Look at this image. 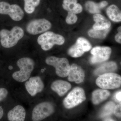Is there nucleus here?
<instances>
[{
    "instance_id": "473e14b6",
    "label": "nucleus",
    "mask_w": 121,
    "mask_h": 121,
    "mask_svg": "<svg viewBox=\"0 0 121 121\" xmlns=\"http://www.w3.org/2000/svg\"><path fill=\"white\" fill-rule=\"evenodd\" d=\"M104 121H115L114 119L111 118H107L104 120Z\"/></svg>"
},
{
    "instance_id": "cd10ccee",
    "label": "nucleus",
    "mask_w": 121,
    "mask_h": 121,
    "mask_svg": "<svg viewBox=\"0 0 121 121\" xmlns=\"http://www.w3.org/2000/svg\"><path fill=\"white\" fill-rule=\"evenodd\" d=\"M113 112L115 116L118 117H121V104L115 105L114 109Z\"/></svg>"
},
{
    "instance_id": "a211bd4d",
    "label": "nucleus",
    "mask_w": 121,
    "mask_h": 121,
    "mask_svg": "<svg viewBox=\"0 0 121 121\" xmlns=\"http://www.w3.org/2000/svg\"><path fill=\"white\" fill-rule=\"evenodd\" d=\"M117 69V65L116 63L111 61L101 65L95 71L94 73L96 75L99 76L105 73H112Z\"/></svg>"
},
{
    "instance_id": "6ab92c4d",
    "label": "nucleus",
    "mask_w": 121,
    "mask_h": 121,
    "mask_svg": "<svg viewBox=\"0 0 121 121\" xmlns=\"http://www.w3.org/2000/svg\"><path fill=\"white\" fill-rule=\"evenodd\" d=\"M106 13L111 20L115 22H120L121 21V11L117 5L112 4L106 9Z\"/></svg>"
},
{
    "instance_id": "f8f14e48",
    "label": "nucleus",
    "mask_w": 121,
    "mask_h": 121,
    "mask_svg": "<svg viewBox=\"0 0 121 121\" xmlns=\"http://www.w3.org/2000/svg\"><path fill=\"white\" fill-rule=\"evenodd\" d=\"M26 91L30 95L34 97L38 93H41L44 88V84L39 76L31 77L25 82Z\"/></svg>"
},
{
    "instance_id": "39448f33",
    "label": "nucleus",
    "mask_w": 121,
    "mask_h": 121,
    "mask_svg": "<svg viewBox=\"0 0 121 121\" xmlns=\"http://www.w3.org/2000/svg\"><path fill=\"white\" fill-rule=\"evenodd\" d=\"M48 65L55 68L56 73L61 78L67 77L70 71V66L68 60L66 58H59L55 56H50L45 60Z\"/></svg>"
},
{
    "instance_id": "bb28decb",
    "label": "nucleus",
    "mask_w": 121,
    "mask_h": 121,
    "mask_svg": "<svg viewBox=\"0 0 121 121\" xmlns=\"http://www.w3.org/2000/svg\"><path fill=\"white\" fill-rule=\"evenodd\" d=\"M82 10L83 8L82 5L80 4L77 3L71 13L76 15V14L81 13L82 12Z\"/></svg>"
},
{
    "instance_id": "a878e982",
    "label": "nucleus",
    "mask_w": 121,
    "mask_h": 121,
    "mask_svg": "<svg viewBox=\"0 0 121 121\" xmlns=\"http://www.w3.org/2000/svg\"><path fill=\"white\" fill-rule=\"evenodd\" d=\"M8 94V91L5 88H0V102L5 99Z\"/></svg>"
},
{
    "instance_id": "ddd939ff",
    "label": "nucleus",
    "mask_w": 121,
    "mask_h": 121,
    "mask_svg": "<svg viewBox=\"0 0 121 121\" xmlns=\"http://www.w3.org/2000/svg\"><path fill=\"white\" fill-rule=\"evenodd\" d=\"M68 80L71 82H75L76 83L83 82L85 78V72L80 66L73 64L70 66L68 76Z\"/></svg>"
},
{
    "instance_id": "72a5a7b5",
    "label": "nucleus",
    "mask_w": 121,
    "mask_h": 121,
    "mask_svg": "<svg viewBox=\"0 0 121 121\" xmlns=\"http://www.w3.org/2000/svg\"><path fill=\"white\" fill-rule=\"evenodd\" d=\"M118 32H121V26L119 27V28H118Z\"/></svg>"
},
{
    "instance_id": "b1692460",
    "label": "nucleus",
    "mask_w": 121,
    "mask_h": 121,
    "mask_svg": "<svg viewBox=\"0 0 121 121\" xmlns=\"http://www.w3.org/2000/svg\"><path fill=\"white\" fill-rule=\"evenodd\" d=\"M77 2V0H63V8L68 12H72Z\"/></svg>"
},
{
    "instance_id": "2f4dec72",
    "label": "nucleus",
    "mask_w": 121,
    "mask_h": 121,
    "mask_svg": "<svg viewBox=\"0 0 121 121\" xmlns=\"http://www.w3.org/2000/svg\"><path fill=\"white\" fill-rule=\"evenodd\" d=\"M4 114V111L3 108L1 106H0V120L2 118Z\"/></svg>"
},
{
    "instance_id": "dca6fc26",
    "label": "nucleus",
    "mask_w": 121,
    "mask_h": 121,
    "mask_svg": "<svg viewBox=\"0 0 121 121\" xmlns=\"http://www.w3.org/2000/svg\"><path fill=\"white\" fill-rule=\"evenodd\" d=\"M95 23L93 26V29L97 30H105L110 28L111 23L105 17L101 14H95L93 16Z\"/></svg>"
},
{
    "instance_id": "f3484780",
    "label": "nucleus",
    "mask_w": 121,
    "mask_h": 121,
    "mask_svg": "<svg viewBox=\"0 0 121 121\" xmlns=\"http://www.w3.org/2000/svg\"><path fill=\"white\" fill-rule=\"evenodd\" d=\"M110 95L109 91L105 89H97L93 91L92 101L93 104L97 105L106 100Z\"/></svg>"
},
{
    "instance_id": "9d476101",
    "label": "nucleus",
    "mask_w": 121,
    "mask_h": 121,
    "mask_svg": "<svg viewBox=\"0 0 121 121\" xmlns=\"http://www.w3.org/2000/svg\"><path fill=\"white\" fill-rule=\"evenodd\" d=\"M92 46L90 42L83 37H79L75 43L69 48L68 54L73 58L80 57L84 52L89 51Z\"/></svg>"
},
{
    "instance_id": "5701e85b",
    "label": "nucleus",
    "mask_w": 121,
    "mask_h": 121,
    "mask_svg": "<svg viewBox=\"0 0 121 121\" xmlns=\"http://www.w3.org/2000/svg\"><path fill=\"white\" fill-rule=\"evenodd\" d=\"M86 8L89 12L93 14H98L100 13V9L98 4L94 1H89L85 4Z\"/></svg>"
},
{
    "instance_id": "2eb2a0df",
    "label": "nucleus",
    "mask_w": 121,
    "mask_h": 121,
    "mask_svg": "<svg viewBox=\"0 0 121 121\" xmlns=\"http://www.w3.org/2000/svg\"><path fill=\"white\" fill-rule=\"evenodd\" d=\"M71 87V85L69 82L63 80H56L51 85L52 90L60 97L64 95Z\"/></svg>"
},
{
    "instance_id": "7ed1b4c3",
    "label": "nucleus",
    "mask_w": 121,
    "mask_h": 121,
    "mask_svg": "<svg viewBox=\"0 0 121 121\" xmlns=\"http://www.w3.org/2000/svg\"><path fill=\"white\" fill-rule=\"evenodd\" d=\"M65 41V39L62 36L51 31L44 33L39 36L37 39L38 43L44 51L50 50L55 44L62 45Z\"/></svg>"
},
{
    "instance_id": "6e6552de",
    "label": "nucleus",
    "mask_w": 121,
    "mask_h": 121,
    "mask_svg": "<svg viewBox=\"0 0 121 121\" xmlns=\"http://www.w3.org/2000/svg\"><path fill=\"white\" fill-rule=\"evenodd\" d=\"M0 13L8 15L13 20L20 21L24 16V12L20 7L16 4H10L8 2H0Z\"/></svg>"
},
{
    "instance_id": "412c9836",
    "label": "nucleus",
    "mask_w": 121,
    "mask_h": 121,
    "mask_svg": "<svg viewBox=\"0 0 121 121\" xmlns=\"http://www.w3.org/2000/svg\"><path fill=\"white\" fill-rule=\"evenodd\" d=\"M110 29L105 30H97L91 29L88 32L89 36L95 39H103L105 38L107 35Z\"/></svg>"
},
{
    "instance_id": "0eeeda50",
    "label": "nucleus",
    "mask_w": 121,
    "mask_h": 121,
    "mask_svg": "<svg viewBox=\"0 0 121 121\" xmlns=\"http://www.w3.org/2000/svg\"><path fill=\"white\" fill-rule=\"evenodd\" d=\"M86 99L85 91L80 87H76L69 93L63 101L66 108L71 109L79 105Z\"/></svg>"
},
{
    "instance_id": "aec40b11",
    "label": "nucleus",
    "mask_w": 121,
    "mask_h": 121,
    "mask_svg": "<svg viewBox=\"0 0 121 121\" xmlns=\"http://www.w3.org/2000/svg\"><path fill=\"white\" fill-rule=\"evenodd\" d=\"M25 11L26 13L31 14L34 12L35 8L39 4L40 0H24Z\"/></svg>"
},
{
    "instance_id": "9b49d317",
    "label": "nucleus",
    "mask_w": 121,
    "mask_h": 121,
    "mask_svg": "<svg viewBox=\"0 0 121 121\" xmlns=\"http://www.w3.org/2000/svg\"><path fill=\"white\" fill-rule=\"evenodd\" d=\"M111 52V48L109 47L98 46L93 48L91 52L93 55L91 58V63L95 64L108 60Z\"/></svg>"
},
{
    "instance_id": "4be33fe9",
    "label": "nucleus",
    "mask_w": 121,
    "mask_h": 121,
    "mask_svg": "<svg viewBox=\"0 0 121 121\" xmlns=\"http://www.w3.org/2000/svg\"><path fill=\"white\" fill-rule=\"evenodd\" d=\"M115 104L113 102L110 101L105 105L100 113V116L101 117L110 115L113 112Z\"/></svg>"
},
{
    "instance_id": "4468645a",
    "label": "nucleus",
    "mask_w": 121,
    "mask_h": 121,
    "mask_svg": "<svg viewBox=\"0 0 121 121\" xmlns=\"http://www.w3.org/2000/svg\"><path fill=\"white\" fill-rule=\"evenodd\" d=\"M26 116L25 109L20 105L16 106L9 110L7 114L9 121H25Z\"/></svg>"
},
{
    "instance_id": "1a4fd4ad",
    "label": "nucleus",
    "mask_w": 121,
    "mask_h": 121,
    "mask_svg": "<svg viewBox=\"0 0 121 121\" xmlns=\"http://www.w3.org/2000/svg\"><path fill=\"white\" fill-rule=\"evenodd\" d=\"M52 27L51 22L44 19L33 20L28 23L26 31L29 34L35 35L45 32Z\"/></svg>"
},
{
    "instance_id": "20e7f679",
    "label": "nucleus",
    "mask_w": 121,
    "mask_h": 121,
    "mask_svg": "<svg viewBox=\"0 0 121 121\" xmlns=\"http://www.w3.org/2000/svg\"><path fill=\"white\" fill-rule=\"evenodd\" d=\"M96 84L105 90L114 89L121 86V77L118 74L107 73L99 76L96 80Z\"/></svg>"
},
{
    "instance_id": "423d86ee",
    "label": "nucleus",
    "mask_w": 121,
    "mask_h": 121,
    "mask_svg": "<svg viewBox=\"0 0 121 121\" xmlns=\"http://www.w3.org/2000/svg\"><path fill=\"white\" fill-rule=\"evenodd\" d=\"M53 104L49 102L40 103L35 106L32 113V121H41L50 117L55 112Z\"/></svg>"
},
{
    "instance_id": "f03ea898",
    "label": "nucleus",
    "mask_w": 121,
    "mask_h": 121,
    "mask_svg": "<svg viewBox=\"0 0 121 121\" xmlns=\"http://www.w3.org/2000/svg\"><path fill=\"white\" fill-rule=\"evenodd\" d=\"M24 34V30L19 26H15L10 31L2 29L0 31L1 45L6 48L14 47L23 37Z\"/></svg>"
},
{
    "instance_id": "393cba45",
    "label": "nucleus",
    "mask_w": 121,
    "mask_h": 121,
    "mask_svg": "<svg viewBox=\"0 0 121 121\" xmlns=\"http://www.w3.org/2000/svg\"><path fill=\"white\" fill-rule=\"evenodd\" d=\"M78 19V17L76 14L68 12V14L66 19V21L69 24H73L77 22Z\"/></svg>"
},
{
    "instance_id": "c756f323",
    "label": "nucleus",
    "mask_w": 121,
    "mask_h": 121,
    "mask_svg": "<svg viewBox=\"0 0 121 121\" xmlns=\"http://www.w3.org/2000/svg\"><path fill=\"white\" fill-rule=\"evenodd\" d=\"M100 9L103 8L108 4V2L106 1H103L98 3Z\"/></svg>"
},
{
    "instance_id": "c85d7f7f",
    "label": "nucleus",
    "mask_w": 121,
    "mask_h": 121,
    "mask_svg": "<svg viewBox=\"0 0 121 121\" xmlns=\"http://www.w3.org/2000/svg\"><path fill=\"white\" fill-rule=\"evenodd\" d=\"M115 39L117 43H121V32H118L115 37Z\"/></svg>"
},
{
    "instance_id": "f257e3e1",
    "label": "nucleus",
    "mask_w": 121,
    "mask_h": 121,
    "mask_svg": "<svg viewBox=\"0 0 121 121\" xmlns=\"http://www.w3.org/2000/svg\"><path fill=\"white\" fill-rule=\"evenodd\" d=\"M17 65L20 68V70L13 74V78L18 82H26L30 78L34 70L35 61L29 57H24L17 60Z\"/></svg>"
},
{
    "instance_id": "7c9ffc66",
    "label": "nucleus",
    "mask_w": 121,
    "mask_h": 121,
    "mask_svg": "<svg viewBox=\"0 0 121 121\" xmlns=\"http://www.w3.org/2000/svg\"><path fill=\"white\" fill-rule=\"evenodd\" d=\"M121 91H119L118 92H117V94L115 95V98L118 101L120 102L121 103Z\"/></svg>"
}]
</instances>
